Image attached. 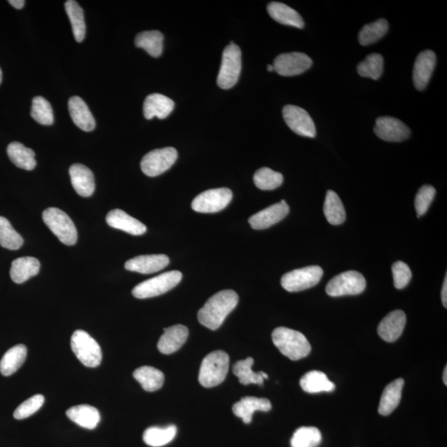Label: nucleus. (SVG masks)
Wrapping results in <instances>:
<instances>
[{
  "label": "nucleus",
  "instance_id": "obj_1",
  "mask_svg": "<svg viewBox=\"0 0 447 447\" xmlns=\"http://www.w3.org/2000/svg\"><path fill=\"white\" fill-rule=\"evenodd\" d=\"M239 303V296L233 290H223L213 295L198 312V321L209 330L221 327L228 315Z\"/></svg>",
  "mask_w": 447,
  "mask_h": 447
},
{
  "label": "nucleus",
  "instance_id": "obj_2",
  "mask_svg": "<svg viewBox=\"0 0 447 447\" xmlns=\"http://www.w3.org/2000/svg\"><path fill=\"white\" fill-rule=\"evenodd\" d=\"M273 344L280 352L291 360L307 357L312 346L303 333L287 327H277L273 331Z\"/></svg>",
  "mask_w": 447,
  "mask_h": 447
},
{
  "label": "nucleus",
  "instance_id": "obj_3",
  "mask_svg": "<svg viewBox=\"0 0 447 447\" xmlns=\"http://www.w3.org/2000/svg\"><path fill=\"white\" fill-rule=\"evenodd\" d=\"M230 367V357L225 351L215 350L202 360L198 380L205 387H213L226 380Z\"/></svg>",
  "mask_w": 447,
  "mask_h": 447
},
{
  "label": "nucleus",
  "instance_id": "obj_4",
  "mask_svg": "<svg viewBox=\"0 0 447 447\" xmlns=\"http://www.w3.org/2000/svg\"><path fill=\"white\" fill-rule=\"evenodd\" d=\"M71 346L77 359L85 366L95 368L102 360V348L88 332L77 330L71 336Z\"/></svg>",
  "mask_w": 447,
  "mask_h": 447
},
{
  "label": "nucleus",
  "instance_id": "obj_5",
  "mask_svg": "<svg viewBox=\"0 0 447 447\" xmlns=\"http://www.w3.org/2000/svg\"><path fill=\"white\" fill-rule=\"evenodd\" d=\"M241 50L239 46L231 43L224 50L220 71L217 77L219 88L228 90L238 82L241 68Z\"/></svg>",
  "mask_w": 447,
  "mask_h": 447
},
{
  "label": "nucleus",
  "instance_id": "obj_6",
  "mask_svg": "<svg viewBox=\"0 0 447 447\" xmlns=\"http://www.w3.org/2000/svg\"><path fill=\"white\" fill-rule=\"evenodd\" d=\"M43 220L62 243L74 245L76 243V228L71 219L58 208H48L43 213Z\"/></svg>",
  "mask_w": 447,
  "mask_h": 447
},
{
  "label": "nucleus",
  "instance_id": "obj_7",
  "mask_svg": "<svg viewBox=\"0 0 447 447\" xmlns=\"http://www.w3.org/2000/svg\"><path fill=\"white\" fill-rule=\"evenodd\" d=\"M181 278L182 273L179 271L164 273L163 275L140 282L132 291V294L139 299L154 298L172 290L179 284Z\"/></svg>",
  "mask_w": 447,
  "mask_h": 447
},
{
  "label": "nucleus",
  "instance_id": "obj_8",
  "mask_svg": "<svg viewBox=\"0 0 447 447\" xmlns=\"http://www.w3.org/2000/svg\"><path fill=\"white\" fill-rule=\"evenodd\" d=\"M322 276L323 270L321 267H305L286 273L282 277L281 284L286 291L296 293L317 285Z\"/></svg>",
  "mask_w": 447,
  "mask_h": 447
},
{
  "label": "nucleus",
  "instance_id": "obj_9",
  "mask_svg": "<svg viewBox=\"0 0 447 447\" xmlns=\"http://www.w3.org/2000/svg\"><path fill=\"white\" fill-rule=\"evenodd\" d=\"M366 287V278L357 271H348L333 277L326 287L331 296H343L362 294Z\"/></svg>",
  "mask_w": 447,
  "mask_h": 447
},
{
  "label": "nucleus",
  "instance_id": "obj_10",
  "mask_svg": "<svg viewBox=\"0 0 447 447\" xmlns=\"http://www.w3.org/2000/svg\"><path fill=\"white\" fill-rule=\"evenodd\" d=\"M177 155L179 153L174 148L154 149L143 158L140 164L141 170L149 177L161 175L175 163Z\"/></svg>",
  "mask_w": 447,
  "mask_h": 447
},
{
  "label": "nucleus",
  "instance_id": "obj_11",
  "mask_svg": "<svg viewBox=\"0 0 447 447\" xmlns=\"http://www.w3.org/2000/svg\"><path fill=\"white\" fill-rule=\"evenodd\" d=\"M232 191L229 188H216L204 191L195 197L191 208L200 213H216L222 211L231 202Z\"/></svg>",
  "mask_w": 447,
  "mask_h": 447
},
{
  "label": "nucleus",
  "instance_id": "obj_12",
  "mask_svg": "<svg viewBox=\"0 0 447 447\" xmlns=\"http://www.w3.org/2000/svg\"><path fill=\"white\" fill-rule=\"evenodd\" d=\"M273 66L278 75L294 76L307 71L312 66V60L303 53H284L278 55Z\"/></svg>",
  "mask_w": 447,
  "mask_h": 447
},
{
  "label": "nucleus",
  "instance_id": "obj_13",
  "mask_svg": "<svg viewBox=\"0 0 447 447\" xmlns=\"http://www.w3.org/2000/svg\"><path fill=\"white\" fill-rule=\"evenodd\" d=\"M282 116L287 126L296 135L308 138L316 137V126L305 109L289 104L282 109Z\"/></svg>",
  "mask_w": 447,
  "mask_h": 447
},
{
  "label": "nucleus",
  "instance_id": "obj_14",
  "mask_svg": "<svg viewBox=\"0 0 447 447\" xmlns=\"http://www.w3.org/2000/svg\"><path fill=\"white\" fill-rule=\"evenodd\" d=\"M373 130L378 138L387 142H402L411 135V130L404 123L390 116L378 118Z\"/></svg>",
  "mask_w": 447,
  "mask_h": 447
},
{
  "label": "nucleus",
  "instance_id": "obj_15",
  "mask_svg": "<svg viewBox=\"0 0 447 447\" xmlns=\"http://www.w3.org/2000/svg\"><path fill=\"white\" fill-rule=\"evenodd\" d=\"M289 207L285 200L273 204V206L262 209L249 218V222L254 230H266L284 220L289 213Z\"/></svg>",
  "mask_w": 447,
  "mask_h": 447
},
{
  "label": "nucleus",
  "instance_id": "obj_16",
  "mask_svg": "<svg viewBox=\"0 0 447 447\" xmlns=\"http://www.w3.org/2000/svg\"><path fill=\"white\" fill-rule=\"evenodd\" d=\"M436 62V54L431 50L422 52L415 61L413 79L415 88L424 90L429 83Z\"/></svg>",
  "mask_w": 447,
  "mask_h": 447
},
{
  "label": "nucleus",
  "instance_id": "obj_17",
  "mask_svg": "<svg viewBox=\"0 0 447 447\" xmlns=\"http://www.w3.org/2000/svg\"><path fill=\"white\" fill-rule=\"evenodd\" d=\"M170 262V258L164 254L140 255L128 260L125 267L129 271L149 275L162 270Z\"/></svg>",
  "mask_w": 447,
  "mask_h": 447
},
{
  "label": "nucleus",
  "instance_id": "obj_18",
  "mask_svg": "<svg viewBox=\"0 0 447 447\" xmlns=\"http://www.w3.org/2000/svg\"><path fill=\"white\" fill-rule=\"evenodd\" d=\"M407 317L401 310L387 314L378 327V335L386 342H394L403 334Z\"/></svg>",
  "mask_w": 447,
  "mask_h": 447
},
{
  "label": "nucleus",
  "instance_id": "obj_19",
  "mask_svg": "<svg viewBox=\"0 0 447 447\" xmlns=\"http://www.w3.org/2000/svg\"><path fill=\"white\" fill-rule=\"evenodd\" d=\"M189 336L188 327L175 325L164 329L163 335L159 339L158 349L162 354L171 355L177 352L186 343Z\"/></svg>",
  "mask_w": 447,
  "mask_h": 447
},
{
  "label": "nucleus",
  "instance_id": "obj_20",
  "mask_svg": "<svg viewBox=\"0 0 447 447\" xmlns=\"http://www.w3.org/2000/svg\"><path fill=\"white\" fill-rule=\"evenodd\" d=\"M73 188L81 197L89 198L95 188L93 172L83 164L75 163L69 170Z\"/></svg>",
  "mask_w": 447,
  "mask_h": 447
},
{
  "label": "nucleus",
  "instance_id": "obj_21",
  "mask_svg": "<svg viewBox=\"0 0 447 447\" xmlns=\"http://www.w3.org/2000/svg\"><path fill=\"white\" fill-rule=\"evenodd\" d=\"M106 222L108 225L115 229L121 230L132 235H142L147 231L142 222L128 215L120 209H113L107 214Z\"/></svg>",
  "mask_w": 447,
  "mask_h": 447
},
{
  "label": "nucleus",
  "instance_id": "obj_22",
  "mask_svg": "<svg viewBox=\"0 0 447 447\" xmlns=\"http://www.w3.org/2000/svg\"><path fill=\"white\" fill-rule=\"evenodd\" d=\"M272 409L270 401L256 397H245L233 406V413L246 424L252 422L255 412H268Z\"/></svg>",
  "mask_w": 447,
  "mask_h": 447
},
{
  "label": "nucleus",
  "instance_id": "obj_23",
  "mask_svg": "<svg viewBox=\"0 0 447 447\" xmlns=\"http://www.w3.org/2000/svg\"><path fill=\"white\" fill-rule=\"evenodd\" d=\"M172 99L161 94L149 95L144 103V115L147 120L157 117L159 120L166 118L174 109Z\"/></svg>",
  "mask_w": 447,
  "mask_h": 447
},
{
  "label": "nucleus",
  "instance_id": "obj_24",
  "mask_svg": "<svg viewBox=\"0 0 447 447\" xmlns=\"http://www.w3.org/2000/svg\"><path fill=\"white\" fill-rule=\"evenodd\" d=\"M68 109L74 124L81 130L90 132L95 130V121L88 104L79 97H72L68 102Z\"/></svg>",
  "mask_w": 447,
  "mask_h": 447
},
{
  "label": "nucleus",
  "instance_id": "obj_25",
  "mask_svg": "<svg viewBox=\"0 0 447 447\" xmlns=\"http://www.w3.org/2000/svg\"><path fill=\"white\" fill-rule=\"evenodd\" d=\"M268 15L281 25L303 29L305 24L303 18L294 8L285 4L271 2L267 7Z\"/></svg>",
  "mask_w": 447,
  "mask_h": 447
},
{
  "label": "nucleus",
  "instance_id": "obj_26",
  "mask_svg": "<svg viewBox=\"0 0 447 447\" xmlns=\"http://www.w3.org/2000/svg\"><path fill=\"white\" fill-rule=\"evenodd\" d=\"M67 416L77 425L89 430L95 429L100 421L98 410L90 405L75 406L67 410Z\"/></svg>",
  "mask_w": 447,
  "mask_h": 447
},
{
  "label": "nucleus",
  "instance_id": "obj_27",
  "mask_svg": "<svg viewBox=\"0 0 447 447\" xmlns=\"http://www.w3.org/2000/svg\"><path fill=\"white\" fill-rule=\"evenodd\" d=\"M404 385V378H398L387 385L383 392L380 406H378V413L382 416H387L398 407L402 398Z\"/></svg>",
  "mask_w": 447,
  "mask_h": 447
},
{
  "label": "nucleus",
  "instance_id": "obj_28",
  "mask_svg": "<svg viewBox=\"0 0 447 447\" xmlns=\"http://www.w3.org/2000/svg\"><path fill=\"white\" fill-rule=\"evenodd\" d=\"M40 262L34 257H22L13 260L11 277L16 284H22L39 273Z\"/></svg>",
  "mask_w": 447,
  "mask_h": 447
},
{
  "label": "nucleus",
  "instance_id": "obj_29",
  "mask_svg": "<svg viewBox=\"0 0 447 447\" xmlns=\"http://www.w3.org/2000/svg\"><path fill=\"white\" fill-rule=\"evenodd\" d=\"M300 385L303 391L308 394H317L322 392H332L336 389L334 383L329 380L325 373L312 371L301 378Z\"/></svg>",
  "mask_w": 447,
  "mask_h": 447
},
{
  "label": "nucleus",
  "instance_id": "obj_30",
  "mask_svg": "<svg viewBox=\"0 0 447 447\" xmlns=\"http://www.w3.org/2000/svg\"><path fill=\"white\" fill-rule=\"evenodd\" d=\"M9 159L18 167L27 171L34 170L36 165L35 153L18 142L9 144L7 149Z\"/></svg>",
  "mask_w": 447,
  "mask_h": 447
},
{
  "label": "nucleus",
  "instance_id": "obj_31",
  "mask_svg": "<svg viewBox=\"0 0 447 447\" xmlns=\"http://www.w3.org/2000/svg\"><path fill=\"white\" fill-rule=\"evenodd\" d=\"M27 348L24 345H18L9 349L0 362V373L4 376H11L24 364L27 357Z\"/></svg>",
  "mask_w": 447,
  "mask_h": 447
},
{
  "label": "nucleus",
  "instance_id": "obj_32",
  "mask_svg": "<svg viewBox=\"0 0 447 447\" xmlns=\"http://www.w3.org/2000/svg\"><path fill=\"white\" fill-rule=\"evenodd\" d=\"M163 39L161 32L145 31L136 36L135 43L137 48L144 49L150 56L159 57L163 53Z\"/></svg>",
  "mask_w": 447,
  "mask_h": 447
},
{
  "label": "nucleus",
  "instance_id": "obj_33",
  "mask_svg": "<svg viewBox=\"0 0 447 447\" xmlns=\"http://www.w3.org/2000/svg\"><path fill=\"white\" fill-rule=\"evenodd\" d=\"M134 377L143 389L147 392H155L160 390L164 384V380H165L162 371L151 366L137 369L134 372Z\"/></svg>",
  "mask_w": 447,
  "mask_h": 447
},
{
  "label": "nucleus",
  "instance_id": "obj_34",
  "mask_svg": "<svg viewBox=\"0 0 447 447\" xmlns=\"http://www.w3.org/2000/svg\"><path fill=\"white\" fill-rule=\"evenodd\" d=\"M324 214L328 222L339 226L345 221V211L339 195L335 191H328L324 203Z\"/></svg>",
  "mask_w": 447,
  "mask_h": 447
},
{
  "label": "nucleus",
  "instance_id": "obj_35",
  "mask_svg": "<svg viewBox=\"0 0 447 447\" xmlns=\"http://www.w3.org/2000/svg\"><path fill=\"white\" fill-rule=\"evenodd\" d=\"M177 432V428L175 425L166 427H149L144 433V441L148 446L153 447L165 446L175 439Z\"/></svg>",
  "mask_w": 447,
  "mask_h": 447
},
{
  "label": "nucleus",
  "instance_id": "obj_36",
  "mask_svg": "<svg viewBox=\"0 0 447 447\" xmlns=\"http://www.w3.org/2000/svg\"><path fill=\"white\" fill-rule=\"evenodd\" d=\"M65 8L71 22L75 39L76 42L81 43L85 39L86 31L83 9L74 0H68L65 4Z\"/></svg>",
  "mask_w": 447,
  "mask_h": 447
},
{
  "label": "nucleus",
  "instance_id": "obj_37",
  "mask_svg": "<svg viewBox=\"0 0 447 447\" xmlns=\"http://www.w3.org/2000/svg\"><path fill=\"white\" fill-rule=\"evenodd\" d=\"M254 359L249 357L235 364L233 367V373L238 377L241 385H249L251 384L263 385V378L260 372L254 373L252 369Z\"/></svg>",
  "mask_w": 447,
  "mask_h": 447
},
{
  "label": "nucleus",
  "instance_id": "obj_38",
  "mask_svg": "<svg viewBox=\"0 0 447 447\" xmlns=\"http://www.w3.org/2000/svg\"><path fill=\"white\" fill-rule=\"evenodd\" d=\"M389 30V22L385 18H380L371 24L366 25L360 30L359 42L362 46H369L384 38Z\"/></svg>",
  "mask_w": 447,
  "mask_h": 447
},
{
  "label": "nucleus",
  "instance_id": "obj_39",
  "mask_svg": "<svg viewBox=\"0 0 447 447\" xmlns=\"http://www.w3.org/2000/svg\"><path fill=\"white\" fill-rule=\"evenodd\" d=\"M322 436L318 428L303 427L294 432L291 439V447H317L321 444Z\"/></svg>",
  "mask_w": 447,
  "mask_h": 447
},
{
  "label": "nucleus",
  "instance_id": "obj_40",
  "mask_svg": "<svg viewBox=\"0 0 447 447\" xmlns=\"http://www.w3.org/2000/svg\"><path fill=\"white\" fill-rule=\"evenodd\" d=\"M254 181L259 189L272 191L280 188L284 182V176L270 168L262 167L254 173Z\"/></svg>",
  "mask_w": 447,
  "mask_h": 447
},
{
  "label": "nucleus",
  "instance_id": "obj_41",
  "mask_svg": "<svg viewBox=\"0 0 447 447\" xmlns=\"http://www.w3.org/2000/svg\"><path fill=\"white\" fill-rule=\"evenodd\" d=\"M22 244L24 240L13 229L11 222L6 218L0 216V245L7 249L17 250L22 247Z\"/></svg>",
  "mask_w": 447,
  "mask_h": 447
},
{
  "label": "nucleus",
  "instance_id": "obj_42",
  "mask_svg": "<svg viewBox=\"0 0 447 447\" xmlns=\"http://www.w3.org/2000/svg\"><path fill=\"white\" fill-rule=\"evenodd\" d=\"M357 71L363 77L378 80L384 71V58L378 53L369 55L366 60L359 64Z\"/></svg>",
  "mask_w": 447,
  "mask_h": 447
},
{
  "label": "nucleus",
  "instance_id": "obj_43",
  "mask_svg": "<svg viewBox=\"0 0 447 447\" xmlns=\"http://www.w3.org/2000/svg\"><path fill=\"white\" fill-rule=\"evenodd\" d=\"M31 116L41 125H52L54 122L53 111L51 104L42 97H36L32 104Z\"/></svg>",
  "mask_w": 447,
  "mask_h": 447
},
{
  "label": "nucleus",
  "instance_id": "obj_44",
  "mask_svg": "<svg viewBox=\"0 0 447 447\" xmlns=\"http://www.w3.org/2000/svg\"><path fill=\"white\" fill-rule=\"evenodd\" d=\"M44 397L41 394H36L30 399L25 401L16 408L13 413V417L18 420H22L32 416L43 407L44 404Z\"/></svg>",
  "mask_w": 447,
  "mask_h": 447
},
{
  "label": "nucleus",
  "instance_id": "obj_45",
  "mask_svg": "<svg viewBox=\"0 0 447 447\" xmlns=\"http://www.w3.org/2000/svg\"><path fill=\"white\" fill-rule=\"evenodd\" d=\"M436 195V189L432 186L425 185L419 189L415 198V208L418 217L425 215L429 209L433 199Z\"/></svg>",
  "mask_w": 447,
  "mask_h": 447
},
{
  "label": "nucleus",
  "instance_id": "obj_46",
  "mask_svg": "<svg viewBox=\"0 0 447 447\" xmlns=\"http://www.w3.org/2000/svg\"><path fill=\"white\" fill-rule=\"evenodd\" d=\"M392 272H393L394 284L397 289H404L412 280L411 269L407 263L402 261L395 262L392 266Z\"/></svg>",
  "mask_w": 447,
  "mask_h": 447
},
{
  "label": "nucleus",
  "instance_id": "obj_47",
  "mask_svg": "<svg viewBox=\"0 0 447 447\" xmlns=\"http://www.w3.org/2000/svg\"><path fill=\"white\" fill-rule=\"evenodd\" d=\"M441 301L444 307L447 308V275H446L443 286L441 289Z\"/></svg>",
  "mask_w": 447,
  "mask_h": 447
},
{
  "label": "nucleus",
  "instance_id": "obj_48",
  "mask_svg": "<svg viewBox=\"0 0 447 447\" xmlns=\"http://www.w3.org/2000/svg\"><path fill=\"white\" fill-rule=\"evenodd\" d=\"M8 3L11 4L13 8L17 9L24 8L25 4V0H9Z\"/></svg>",
  "mask_w": 447,
  "mask_h": 447
},
{
  "label": "nucleus",
  "instance_id": "obj_49",
  "mask_svg": "<svg viewBox=\"0 0 447 447\" xmlns=\"http://www.w3.org/2000/svg\"><path fill=\"white\" fill-rule=\"evenodd\" d=\"M443 382L445 385L446 386L447 385V367L446 366L445 367L444 372H443Z\"/></svg>",
  "mask_w": 447,
  "mask_h": 447
},
{
  "label": "nucleus",
  "instance_id": "obj_50",
  "mask_svg": "<svg viewBox=\"0 0 447 447\" xmlns=\"http://www.w3.org/2000/svg\"><path fill=\"white\" fill-rule=\"evenodd\" d=\"M267 69H268V71L269 72L275 71V68H273V65H268Z\"/></svg>",
  "mask_w": 447,
  "mask_h": 447
},
{
  "label": "nucleus",
  "instance_id": "obj_51",
  "mask_svg": "<svg viewBox=\"0 0 447 447\" xmlns=\"http://www.w3.org/2000/svg\"><path fill=\"white\" fill-rule=\"evenodd\" d=\"M2 80H3V73H2L1 68H0V84H1Z\"/></svg>",
  "mask_w": 447,
  "mask_h": 447
}]
</instances>
